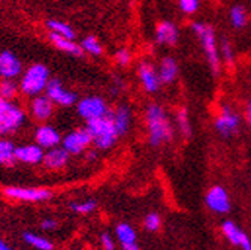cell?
<instances>
[{
    "label": "cell",
    "instance_id": "6da1fadb",
    "mask_svg": "<svg viewBox=\"0 0 251 250\" xmlns=\"http://www.w3.org/2000/svg\"><path fill=\"white\" fill-rule=\"evenodd\" d=\"M147 128L150 134V142L154 147L171 141L174 137L172 123L168 114L157 104H151L147 108Z\"/></svg>",
    "mask_w": 251,
    "mask_h": 250
},
{
    "label": "cell",
    "instance_id": "7a4b0ae2",
    "mask_svg": "<svg viewBox=\"0 0 251 250\" xmlns=\"http://www.w3.org/2000/svg\"><path fill=\"white\" fill-rule=\"evenodd\" d=\"M87 129L93 137V142L99 148H109L115 144L120 137L114 124L112 114H106L99 118H93L87 121Z\"/></svg>",
    "mask_w": 251,
    "mask_h": 250
},
{
    "label": "cell",
    "instance_id": "3957f363",
    "mask_svg": "<svg viewBox=\"0 0 251 250\" xmlns=\"http://www.w3.org/2000/svg\"><path fill=\"white\" fill-rule=\"evenodd\" d=\"M193 32L196 33V36L199 38L206 58L211 65V69L214 71V74L217 75L220 72V54H218V47H217V41H215V33L211 26L208 24H202V23H193Z\"/></svg>",
    "mask_w": 251,
    "mask_h": 250
},
{
    "label": "cell",
    "instance_id": "277c9868",
    "mask_svg": "<svg viewBox=\"0 0 251 250\" xmlns=\"http://www.w3.org/2000/svg\"><path fill=\"white\" fill-rule=\"evenodd\" d=\"M48 77L50 72L44 65H33L27 69V72L21 80V90L25 95L36 96L44 88H47V84L50 81Z\"/></svg>",
    "mask_w": 251,
    "mask_h": 250
},
{
    "label": "cell",
    "instance_id": "5b68a950",
    "mask_svg": "<svg viewBox=\"0 0 251 250\" xmlns=\"http://www.w3.org/2000/svg\"><path fill=\"white\" fill-rule=\"evenodd\" d=\"M24 112L14 104H9L0 96V135L12 132L21 126Z\"/></svg>",
    "mask_w": 251,
    "mask_h": 250
},
{
    "label": "cell",
    "instance_id": "8992f818",
    "mask_svg": "<svg viewBox=\"0 0 251 250\" xmlns=\"http://www.w3.org/2000/svg\"><path fill=\"white\" fill-rule=\"evenodd\" d=\"M78 114L84 118V120H93V118H99L103 117L106 114H109L108 111V105L105 104V101L99 96H88L79 101L78 104Z\"/></svg>",
    "mask_w": 251,
    "mask_h": 250
},
{
    "label": "cell",
    "instance_id": "52a82bcc",
    "mask_svg": "<svg viewBox=\"0 0 251 250\" xmlns=\"http://www.w3.org/2000/svg\"><path fill=\"white\" fill-rule=\"evenodd\" d=\"M205 202L209 210H212L218 214H226L230 211V198L222 186L211 187L206 194Z\"/></svg>",
    "mask_w": 251,
    "mask_h": 250
},
{
    "label": "cell",
    "instance_id": "ba28073f",
    "mask_svg": "<svg viewBox=\"0 0 251 250\" xmlns=\"http://www.w3.org/2000/svg\"><path fill=\"white\" fill-rule=\"evenodd\" d=\"M91 142H93V137H91L90 131L87 128L78 129V131L66 135V138L63 139V148H65L69 154H79Z\"/></svg>",
    "mask_w": 251,
    "mask_h": 250
},
{
    "label": "cell",
    "instance_id": "9c48e42d",
    "mask_svg": "<svg viewBox=\"0 0 251 250\" xmlns=\"http://www.w3.org/2000/svg\"><path fill=\"white\" fill-rule=\"evenodd\" d=\"M239 128V117L230 110V107H223L215 118V129L223 137L233 135Z\"/></svg>",
    "mask_w": 251,
    "mask_h": 250
},
{
    "label": "cell",
    "instance_id": "30bf717a",
    "mask_svg": "<svg viewBox=\"0 0 251 250\" xmlns=\"http://www.w3.org/2000/svg\"><path fill=\"white\" fill-rule=\"evenodd\" d=\"M5 195L20 201H45L51 198V192L47 189H33V187H6Z\"/></svg>",
    "mask_w": 251,
    "mask_h": 250
},
{
    "label": "cell",
    "instance_id": "8fae6325",
    "mask_svg": "<svg viewBox=\"0 0 251 250\" xmlns=\"http://www.w3.org/2000/svg\"><path fill=\"white\" fill-rule=\"evenodd\" d=\"M138 77L141 80V84L144 87L145 91L148 93H155L160 88V77H159V71H155V68L152 65H150L148 61H142L138 68Z\"/></svg>",
    "mask_w": 251,
    "mask_h": 250
},
{
    "label": "cell",
    "instance_id": "7c38bea8",
    "mask_svg": "<svg viewBox=\"0 0 251 250\" xmlns=\"http://www.w3.org/2000/svg\"><path fill=\"white\" fill-rule=\"evenodd\" d=\"M47 96L52 102H55L58 105H63V107H69V105L75 104V101H76L75 93L63 88V85H61V83L58 80L48 81V84H47Z\"/></svg>",
    "mask_w": 251,
    "mask_h": 250
},
{
    "label": "cell",
    "instance_id": "4fadbf2b",
    "mask_svg": "<svg viewBox=\"0 0 251 250\" xmlns=\"http://www.w3.org/2000/svg\"><path fill=\"white\" fill-rule=\"evenodd\" d=\"M21 72V61L11 53H0V77L5 80H12Z\"/></svg>",
    "mask_w": 251,
    "mask_h": 250
},
{
    "label": "cell",
    "instance_id": "5bb4252c",
    "mask_svg": "<svg viewBox=\"0 0 251 250\" xmlns=\"http://www.w3.org/2000/svg\"><path fill=\"white\" fill-rule=\"evenodd\" d=\"M179 38V32L174 23L163 21L155 28V42L160 45H175Z\"/></svg>",
    "mask_w": 251,
    "mask_h": 250
},
{
    "label": "cell",
    "instance_id": "9a60e30c",
    "mask_svg": "<svg viewBox=\"0 0 251 250\" xmlns=\"http://www.w3.org/2000/svg\"><path fill=\"white\" fill-rule=\"evenodd\" d=\"M44 151L42 147L38 145H23L15 148V158L17 161L25 162V164H39L44 161Z\"/></svg>",
    "mask_w": 251,
    "mask_h": 250
},
{
    "label": "cell",
    "instance_id": "2e32d148",
    "mask_svg": "<svg viewBox=\"0 0 251 250\" xmlns=\"http://www.w3.org/2000/svg\"><path fill=\"white\" fill-rule=\"evenodd\" d=\"M69 159V153L65 150V148H55L52 147L45 156H44V164L51 168V169H58V168H63L66 165Z\"/></svg>",
    "mask_w": 251,
    "mask_h": 250
},
{
    "label": "cell",
    "instance_id": "e0dca14e",
    "mask_svg": "<svg viewBox=\"0 0 251 250\" xmlns=\"http://www.w3.org/2000/svg\"><path fill=\"white\" fill-rule=\"evenodd\" d=\"M112 118H114V124L117 128L118 135H124L130 128V121H132L130 108L127 105H120L112 114Z\"/></svg>",
    "mask_w": 251,
    "mask_h": 250
},
{
    "label": "cell",
    "instance_id": "ac0fdd59",
    "mask_svg": "<svg viewBox=\"0 0 251 250\" xmlns=\"http://www.w3.org/2000/svg\"><path fill=\"white\" fill-rule=\"evenodd\" d=\"M36 142L42 148H52L60 142V135L51 126H41L36 131Z\"/></svg>",
    "mask_w": 251,
    "mask_h": 250
},
{
    "label": "cell",
    "instance_id": "d6986e66",
    "mask_svg": "<svg viewBox=\"0 0 251 250\" xmlns=\"http://www.w3.org/2000/svg\"><path fill=\"white\" fill-rule=\"evenodd\" d=\"M31 112L39 120H47L52 114V101L48 96H38L31 101Z\"/></svg>",
    "mask_w": 251,
    "mask_h": 250
},
{
    "label": "cell",
    "instance_id": "ffe728a7",
    "mask_svg": "<svg viewBox=\"0 0 251 250\" xmlns=\"http://www.w3.org/2000/svg\"><path fill=\"white\" fill-rule=\"evenodd\" d=\"M178 75V65L175 58L172 57H165L160 63V68H159V77H160V81L163 84H171Z\"/></svg>",
    "mask_w": 251,
    "mask_h": 250
},
{
    "label": "cell",
    "instance_id": "44dd1931",
    "mask_svg": "<svg viewBox=\"0 0 251 250\" xmlns=\"http://www.w3.org/2000/svg\"><path fill=\"white\" fill-rule=\"evenodd\" d=\"M50 39L51 42L61 51L65 53H69V54H74V56H82V47H79L78 44H75L72 39H68V38H63L61 35H57V33H51L50 35Z\"/></svg>",
    "mask_w": 251,
    "mask_h": 250
},
{
    "label": "cell",
    "instance_id": "7402d4cb",
    "mask_svg": "<svg viewBox=\"0 0 251 250\" xmlns=\"http://www.w3.org/2000/svg\"><path fill=\"white\" fill-rule=\"evenodd\" d=\"M15 161V145L11 141L0 139V165L11 167Z\"/></svg>",
    "mask_w": 251,
    "mask_h": 250
},
{
    "label": "cell",
    "instance_id": "603a6c76",
    "mask_svg": "<svg viewBox=\"0 0 251 250\" xmlns=\"http://www.w3.org/2000/svg\"><path fill=\"white\" fill-rule=\"evenodd\" d=\"M222 231H223L225 237H226V238H227L233 246H239V241H241V237H242L244 231H242V229H239V228L236 226V223H235V222H232V221H226V222H223V225H222Z\"/></svg>",
    "mask_w": 251,
    "mask_h": 250
},
{
    "label": "cell",
    "instance_id": "cb8c5ba5",
    "mask_svg": "<svg viewBox=\"0 0 251 250\" xmlns=\"http://www.w3.org/2000/svg\"><path fill=\"white\" fill-rule=\"evenodd\" d=\"M47 26L52 30L54 33L57 35H61L63 38H68V39H75V32L72 30L71 26H68L66 23H61V21H57V20H50L47 23Z\"/></svg>",
    "mask_w": 251,
    "mask_h": 250
},
{
    "label": "cell",
    "instance_id": "d4e9b609",
    "mask_svg": "<svg viewBox=\"0 0 251 250\" xmlns=\"http://www.w3.org/2000/svg\"><path fill=\"white\" fill-rule=\"evenodd\" d=\"M117 237L120 240L121 244H130V243H136V232L135 229L127 225V223H120L117 226Z\"/></svg>",
    "mask_w": 251,
    "mask_h": 250
},
{
    "label": "cell",
    "instance_id": "484cf974",
    "mask_svg": "<svg viewBox=\"0 0 251 250\" xmlns=\"http://www.w3.org/2000/svg\"><path fill=\"white\" fill-rule=\"evenodd\" d=\"M176 124L179 128V132L184 137L192 135V124H190V118H188V112L185 108H179L176 111Z\"/></svg>",
    "mask_w": 251,
    "mask_h": 250
},
{
    "label": "cell",
    "instance_id": "4316f807",
    "mask_svg": "<svg viewBox=\"0 0 251 250\" xmlns=\"http://www.w3.org/2000/svg\"><path fill=\"white\" fill-rule=\"evenodd\" d=\"M23 237L30 246H33V247H36L39 250H52V244L44 237H39V235L31 234V232H24Z\"/></svg>",
    "mask_w": 251,
    "mask_h": 250
},
{
    "label": "cell",
    "instance_id": "83f0119b",
    "mask_svg": "<svg viewBox=\"0 0 251 250\" xmlns=\"http://www.w3.org/2000/svg\"><path fill=\"white\" fill-rule=\"evenodd\" d=\"M230 21L236 28H241L247 23V11L242 6H233L230 9Z\"/></svg>",
    "mask_w": 251,
    "mask_h": 250
},
{
    "label": "cell",
    "instance_id": "f1b7e54d",
    "mask_svg": "<svg viewBox=\"0 0 251 250\" xmlns=\"http://www.w3.org/2000/svg\"><path fill=\"white\" fill-rule=\"evenodd\" d=\"M82 50L93 54V56H99L102 54V45L99 44V41L94 38V36H87L84 41H82Z\"/></svg>",
    "mask_w": 251,
    "mask_h": 250
},
{
    "label": "cell",
    "instance_id": "f546056e",
    "mask_svg": "<svg viewBox=\"0 0 251 250\" xmlns=\"http://www.w3.org/2000/svg\"><path fill=\"white\" fill-rule=\"evenodd\" d=\"M160 225H162V219H160L159 214H157V213H150V214H147L145 221H144V226H145L147 231L155 232V231H159V229H160Z\"/></svg>",
    "mask_w": 251,
    "mask_h": 250
},
{
    "label": "cell",
    "instance_id": "4dcf8cb0",
    "mask_svg": "<svg viewBox=\"0 0 251 250\" xmlns=\"http://www.w3.org/2000/svg\"><path fill=\"white\" fill-rule=\"evenodd\" d=\"M17 93V85L11 81V80H5L2 84H0V96H2L5 101L12 99Z\"/></svg>",
    "mask_w": 251,
    "mask_h": 250
},
{
    "label": "cell",
    "instance_id": "1f68e13d",
    "mask_svg": "<svg viewBox=\"0 0 251 250\" xmlns=\"http://www.w3.org/2000/svg\"><path fill=\"white\" fill-rule=\"evenodd\" d=\"M71 208L79 214H88L96 208V201H85V202H74L71 204Z\"/></svg>",
    "mask_w": 251,
    "mask_h": 250
},
{
    "label": "cell",
    "instance_id": "d6a6232c",
    "mask_svg": "<svg viewBox=\"0 0 251 250\" xmlns=\"http://www.w3.org/2000/svg\"><path fill=\"white\" fill-rule=\"evenodd\" d=\"M178 5L184 14H195L199 8V0H178Z\"/></svg>",
    "mask_w": 251,
    "mask_h": 250
},
{
    "label": "cell",
    "instance_id": "836d02e7",
    "mask_svg": "<svg viewBox=\"0 0 251 250\" xmlns=\"http://www.w3.org/2000/svg\"><path fill=\"white\" fill-rule=\"evenodd\" d=\"M130 58H132L130 51L126 48H121L115 53V61L120 66H127L130 63Z\"/></svg>",
    "mask_w": 251,
    "mask_h": 250
},
{
    "label": "cell",
    "instance_id": "e575fe53",
    "mask_svg": "<svg viewBox=\"0 0 251 250\" xmlns=\"http://www.w3.org/2000/svg\"><path fill=\"white\" fill-rule=\"evenodd\" d=\"M220 51H222V54H223V57H225V60H226V63L230 65L232 61H233V51H232L230 44H229L226 39L222 41V47H220Z\"/></svg>",
    "mask_w": 251,
    "mask_h": 250
},
{
    "label": "cell",
    "instance_id": "d590c367",
    "mask_svg": "<svg viewBox=\"0 0 251 250\" xmlns=\"http://www.w3.org/2000/svg\"><path fill=\"white\" fill-rule=\"evenodd\" d=\"M100 241H102V246H103V249H105V250H115L114 240L111 238V235H109V234H102Z\"/></svg>",
    "mask_w": 251,
    "mask_h": 250
},
{
    "label": "cell",
    "instance_id": "8d00e7d4",
    "mask_svg": "<svg viewBox=\"0 0 251 250\" xmlns=\"http://www.w3.org/2000/svg\"><path fill=\"white\" fill-rule=\"evenodd\" d=\"M239 247L242 250H251V240L248 238V235L244 232L242 237H241V241H239Z\"/></svg>",
    "mask_w": 251,
    "mask_h": 250
},
{
    "label": "cell",
    "instance_id": "74e56055",
    "mask_svg": "<svg viewBox=\"0 0 251 250\" xmlns=\"http://www.w3.org/2000/svg\"><path fill=\"white\" fill-rule=\"evenodd\" d=\"M57 222L54 221V219H45V221L42 222V229H50V231H52V229H55L57 228Z\"/></svg>",
    "mask_w": 251,
    "mask_h": 250
},
{
    "label": "cell",
    "instance_id": "f35d334b",
    "mask_svg": "<svg viewBox=\"0 0 251 250\" xmlns=\"http://www.w3.org/2000/svg\"><path fill=\"white\" fill-rule=\"evenodd\" d=\"M123 246V249L124 250H141L139 247H138V244L136 243H130V244H121Z\"/></svg>",
    "mask_w": 251,
    "mask_h": 250
},
{
    "label": "cell",
    "instance_id": "ab89813d",
    "mask_svg": "<svg viewBox=\"0 0 251 250\" xmlns=\"http://www.w3.org/2000/svg\"><path fill=\"white\" fill-rule=\"evenodd\" d=\"M247 120L251 124V102H248V105H247Z\"/></svg>",
    "mask_w": 251,
    "mask_h": 250
},
{
    "label": "cell",
    "instance_id": "60d3db41",
    "mask_svg": "<svg viewBox=\"0 0 251 250\" xmlns=\"http://www.w3.org/2000/svg\"><path fill=\"white\" fill-rule=\"evenodd\" d=\"M0 250H11V249H9V247H8L2 240H0Z\"/></svg>",
    "mask_w": 251,
    "mask_h": 250
},
{
    "label": "cell",
    "instance_id": "b9f144b4",
    "mask_svg": "<svg viewBox=\"0 0 251 250\" xmlns=\"http://www.w3.org/2000/svg\"><path fill=\"white\" fill-rule=\"evenodd\" d=\"M88 156H90V159H94V156H96V154H94V153H93V151H91V153H90V154H88Z\"/></svg>",
    "mask_w": 251,
    "mask_h": 250
}]
</instances>
